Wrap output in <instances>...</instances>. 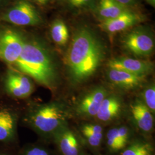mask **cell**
Returning a JSON list of instances; mask_svg holds the SVG:
<instances>
[{"mask_svg": "<svg viewBox=\"0 0 155 155\" xmlns=\"http://www.w3.org/2000/svg\"><path fill=\"white\" fill-rule=\"evenodd\" d=\"M22 155H50L47 150L39 147H32L25 150Z\"/></svg>", "mask_w": 155, "mask_h": 155, "instance_id": "obj_22", "label": "cell"}, {"mask_svg": "<svg viewBox=\"0 0 155 155\" xmlns=\"http://www.w3.org/2000/svg\"><path fill=\"white\" fill-rule=\"evenodd\" d=\"M130 111L135 124L140 130L144 132L152 130L154 123L153 114L142 101L137 100L133 102Z\"/></svg>", "mask_w": 155, "mask_h": 155, "instance_id": "obj_12", "label": "cell"}, {"mask_svg": "<svg viewBox=\"0 0 155 155\" xmlns=\"http://www.w3.org/2000/svg\"><path fill=\"white\" fill-rule=\"evenodd\" d=\"M151 152L150 144L144 142H136L124 150L121 155H151Z\"/></svg>", "mask_w": 155, "mask_h": 155, "instance_id": "obj_19", "label": "cell"}, {"mask_svg": "<svg viewBox=\"0 0 155 155\" xmlns=\"http://www.w3.org/2000/svg\"><path fill=\"white\" fill-rule=\"evenodd\" d=\"M51 35L56 45H63L66 44L69 38V33L65 23L61 20L54 21L51 28Z\"/></svg>", "mask_w": 155, "mask_h": 155, "instance_id": "obj_18", "label": "cell"}, {"mask_svg": "<svg viewBox=\"0 0 155 155\" xmlns=\"http://www.w3.org/2000/svg\"><path fill=\"white\" fill-rule=\"evenodd\" d=\"M141 17L138 14L127 10L115 18L104 20L100 27L106 32L113 34L129 28L140 22Z\"/></svg>", "mask_w": 155, "mask_h": 155, "instance_id": "obj_10", "label": "cell"}, {"mask_svg": "<svg viewBox=\"0 0 155 155\" xmlns=\"http://www.w3.org/2000/svg\"><path fill=\"white\" fill-rule=\"evenodd\" d=\"M110 68L122 70L139 76L145 77L153 70V64L150 61L130 58H117L108 63Z\"/></svg>", "mask_w": 155, "mask_h": 155, "instance_id": "obj_9", "label": "cell"}, {"mask_svg": "<svg viewBox=\"0 0 155 155\" xmlns=\"http://www.w3.org/2000/svg\"><path fill=\"white\" fill-rule=\"evenodd\" d=\"M0 155H3V154H0Z\"/></svg>", "mask_w": 155, "mask_h": 155, "instance_id": "obj_29", "label": "cell"}, {"mask_svg": "<svg viewBox=\"0 0 155 155\" xmlns=\"http://www.w3.org/2000/svg\"><path fill=\"white\" fill-rule=\"evenodd\" d=\"M91 0H69L70 5L75 8L81 7L87 4Z\"/></svg>", "mask_w": 155, "mask_h": 155, "instance_id": "obj_24", "label": "cell"}, {"mask_svg": "<svg viewBox=\"0 0 155 155\" xmlns=\"http://www.w3.org/2000/svg\"><path fill=\"white\" fill-rule=\"evenodd\" d=\"M117 132L120 139L121 140L122 142L127 144L128 137H129V129L126 127H117Z\"/></svg>", "mask_w": 155, "mask_h": 155, "instance_id": "obj_23", "label": "cell"}, {"mask_svg": "<svg viewBox=\"0 0 155 155\" xmlns=\"http://www.w3.org/2000/svg\"><path fill=\"white\" fill-rule=\"evenodd\" d=\"M107 95V91L102 86H98L89 91L77 102L76 112L79 116H96L102 101Z\"/></svg>", "mask_w": 155, "mask_h": 155, "instance_id": "obj_8", "label": "cell"}, {"mask_svg": "<svg viewBox=\"0 0 155 155\" xmlns=\"http://www.w3.org/2000/svg\"><path fill=\"white\" fill-rule=\"evenodd\" d=\"M25 39L14 29H0V61L13 66L22 52Z\"/></svg>", "mask_w": 155, "mask_h": 155, "instance_id": "obj_5", "label": "cell"}, {"mask_svg": "<svg viewBox=\"0 0 155 155\" xmlns=\"http://www.w3.org/2000/svg\"><path fill=\"white\" fill-rule=\"evenodd\" d=\"M7 0H0V8L3 5Z\"/></svg>", "mask_w": 155, "mask_h": 155, "instance_id": "obj_28", "label": "cell"}, {"mask_svg": "<svg viewBox=\"0 0 155 155\" xmlns=\"http://www.w3.org/2000/svg\"><path fill=\"white\" fill-rule=\"evenodd\" d=\"M54 136L63 155H79V147L77 138L67 125L57 131Z\"/></svg>", "mask_w": 155, "mask_h": 155, "instance_id": "obj_11", "label": "cell"}, {"mask_svg": "<svg viewBox=\"0 0 155 155\" xmlns=\"http://www.w3.org/2000/svg\"><path fill=\"white\" fill-rule=\"evenodd\" d=\"M143 97V102L150 109L152 113H154L155 110V88L154 84H151L144 90Z\"/></svg>", "mask_w": 155, "mask_h": 155, "instance_id": "obj_21", "label": "cell"}, {"mask_svg": "<svg viewBox=\"0 0 155 155\" xmlns=\"http://www.w3.org/2000/svg\"><path fill=\"white\" fill-rule=\"evenodd\" d=\"M108 78L111 83L124 89H135L143 82L145 77L139 76L122 70L110 68Z\"/></svg>", "mask_w": 155, "mask_h": 155, "instance_id": "obj_13", "label": "cell"}, {"mask_svg": "<svg viewBox=\"0 0 155 155\" xmlns=\"http://www.w3.org/2000/svg\"><path fill=\"white\" fill-rule=\"evenodd\" d=\"M33 1H36V2H38L39 4H45L47 3L49 0H33Z\"/></svg>", "mask_w": 155, "mask_h": 155, "instance_id": "obj_26", "label": "cell"}, {"mask_svg": "<svg viewBox=\"0 0 155 155\" xmlns=\"http://www.w3.org/2000/svg\"><path fill=\"white\" fill-rule=\"evenodd\" d=\"M68 110L64 104L51 102L34 106L27 114V121L38 133L49 136L67 125Z\"/></svg>", "mask_w": 155, "mask_h": 155, "instance_id": "obj_3", "label": "cell"}, {"mask_svg": "<svg viewBox=\"0 0 155 155\" xmlns=\"http://www.w3.org/2000/svg\"><path fill=\"white\" fill-rule=\"evenodd\" d=\"M16 114L9 109L0 110V141L14 139L16 130Z\"/></svg>", "mask_w": 155, "mask_h": 155, "instance_id": "obj_14", "label": "cell"}, {"mask_svg": "<svg viewBox=\"0 0 155 155\" xmlns=\"http://www.w3.org/2000/svg\"><path fill=\"white\" fill-rule=\"evenodd\" d=\"M148 2L150 3L151 5L155 7V0H148Z\"/></svg>", "mask_w": 155, "mask_h": 155, "instance_id": "obj_27", "label": "cell"}, {"mask_svg": "<svg viewBox=\"0 0 155 155\" xmlns=\"http://www.w3.org/2000/svg\"><path fill=\"white\" fill-rule=\"evenodd\" d=\"M127 10L126 6L120 4L115 0H100L98 11L103 20L115 18Z\"/></svg>", "mask_w": 155, "mask_h": 155, "instance_id": "obj_16", "label": "cell"}, {"mask_svg": "<svg viewBox=\"0 0 155 155\" xmlns=\"http://www.w3.org/2000/svg\"><path fill=\"white\" fill-rule=\"evenodd\" d=\"M107 144L110 150L114 152L121 150L126 145V144L122 142L118 136L117 127L112 128L108 131L107 134Z\"/></svg>", "mask_w": 155, "mask_h": 155, "instance_id": "obj_20", "label": "cell"}, {"mask_svg": "<svg viewBox=\"0 0 155 155\" xmlns=\"http://www.w3.org/2000/svg\"><path fill=\"white\" fill-rule=\"evenodd\" d=\"M121 109L120 100L115 95L106 96L102 102L96 117L102 122H108L115 118Z\"/></svg>", "mask_w": 155, "mask_h": 155, "instance_id": "obj_15", "label": "cell"}, {"mask_svg": "<svg viewBox=\"0 0 155 155\" xmlns=\"http://www.w3.org/2000/svg\"><path fill=\"white\" fill-rule=\"evenodd\" d=\"M115 1L120 4L125 6L132 5L134 1V0H115Z\"/></svg>", "mask_w": 155, "mask_h": 155, "instance_id": "obj_25", "label": "cell"}, {"mask_svg": "<svg viewBox=\"0 0 155 155\" xmlns=\"http://www.w3.org/2000/svg\"><path fill=\"white\" fill-rule=\"evenodd\" d=\"M81 132L90 145L98 147L103 138V128L98 124H86L81 127Z\"/></svg>", "mask_w": 155, "mask_h": 155, "instance_id": "obj_17", "label": "cell"}, {"mask_svg": "<svg viewBox=\"0 0 155 155\" xmlns=\"http://www.w3.org/2000/svg\"><path fill=\"white\" fill-rule=\"evenodd\" d=\"M13 66L47 88L53 90L58 86L55 59L47 46L39 40L25 39L22 52Z\"/></svg>", "mask_w": 155, "mask_h": 155, "instance_id": "obj_2", "label": "cell"}, {"mask_svg": "<svg viewBox=\"0 0 155 155\" xmlns=\"http://www.w3.org/2000/svg\"><path fill=\"white\" fill-rule=\"evenodd\" d=\"M105 57V46L93 31L86 27L77 29L66 59L71 84L76 86L87 81L97 71Z\"/></svg>", "mask_w": 155, "mask_h": 155, "instance_id": "obj_1", "label": "cell"}, {"mask_svg": "<svg viewBox=\"0 0 155 155\" xmlns=\"http://www.w3.org/2000/svg\"><path fill=\"white\" fill-rule=\"evenodd\" d=\"M0 20L18 26H33L42 22L35 7L25 0L17 1L0 16Z\"/></svg>", "mask_w": 155, "mask_h": 155, "instance_id": "obj_4", "label": "cell"}, {"mask_svg": "<svg viewBox=\"0 0 155 155\" xmlns=\"http://www.w3.org/2000/svg\"><path fill=\"white\" fill-rule=\"evenodd\" d=\"M124 47L134 55L147 56L152 53L155 44L148 31L137 29L127 33L122 40Z\"/></svg>", "mask_w": 155, "mask_h": 155, "instance_id": "obj_6", "label": "cell"}, {"mask_svg": "<svg viewBox=\"0 0 155 155\" xmlns=\"http://www.w3.org/2000/svg\"><path fill=\"white\" fill-rule=\"evenodd\" d=\"M4 87L12 97L25 98L33 93L35 86L31 78L16 69L9 68L5 78Z\"/></svg>", "mask_w": 155, "mask_h": 155, "instance_id": "obj_7", "label": "cell"}]
</instances>
